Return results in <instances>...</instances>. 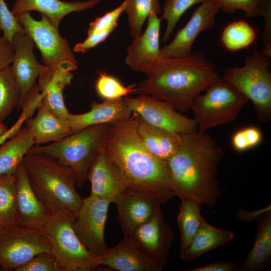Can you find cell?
<instances>
[{"label":"cell","mask_w":271,"mask_h":271,"mask_svg":"<svg viewBox=\"0 0 271 271\" xmlns=\"http://www.w3.org/2000/svg\"><path fill=\"white\" fill-rule=\"evenodd\" d=\"M104 150L125 188L149 195L161 203L175 196L168 162L145 147L132 113L129 118L110 124Z\"/></svg>","instance_id":"cell-1"},{"label":"cell","mask_w":271,"mask_h":271,"mask_svg":"<svg viewBox=\"0 0 271 271\" xmlns=\"http://www.w3.org/2000/svg\"><path fill=\"white\" fill-rule=\"evenodd\" d=\"M224 152L209 134L198 130L182 135L180 145L167 161L175 196L212 207L221 189L217 178Z\"/></svg>","instance_id":"cell-2"},{"label":"cell","mask_w":271,"mask_h":271,"mask_svg":"<svg viewBox=\"0 0 271 271\" xmlns=\"http://www.w3.org/2000/svg\"><path fill=\"white\" fill-rule=\"evenodd\" d=\"M146 78L137 93L168 102L181 112L191 110L195 97L217 77L215 64L200 51L186 57L160 58L142 65Z\"/></svg>","instance_id":"cell-3"},{"label":"cell","mask_w":271,"mask_h":271,"mask_svg":"<svg viewBox=\"0 0 271 271\" xmlns=\"http://www.w3.org/2000/svg\"><path fill=\"white\" fill-rule=\"evenodd\" d=\"M22 163L33 190L51 215L77 213L83 198L76 190L73 169L40 153L27 152Z\"/></svg>","instance_id":"cell-4"},{"label":"cell","mask_w":271,"mask_h":271,"mask_svg":"<svg viewBox=\"0 0 271 271\" xmlns=\"http://www.w3.org/2000/svg\"><path fill=\"white\" fill-rule=\"evenodd\" d=\"M110 124L91 126L59 141L33 146L28 152L46 155L60 165L71 168L76 174V186L82 188L90 166L104 149Z\"/></svg>","instance_id":"cell-5"},{"label":"cell","mask_w":271,"mask_h":271,"mask_svg":"<svg viewBox=\"0 0 271 271\" xmlns=\"http://www.w3.org/2000/svg\"><path fill=\"white\" fill-rule=\"evenodd\" d=\"M270 66V57L254 49L243 66L226 68L222 76L251 101L257 120L265 123L271 119Z\"/></svg>","instance_id":"cell-6"},{"label":"cell","mask_w":271,"mask_h":271,"mask_svg":"<svg viewBox=\"0 0 271 271\" xmlns=\"http://www.w3.org/2000/svg\"><path fill=\"white\" fill-rule=\"evenodd\" d=\"M205 91L195 97L191 108L197 130L201 133L234 120L248 102L233 85L218 76Z\"/></svg>","instance_id":"cell-7"},{"label":"cell","mask_w":271,"mask_h":271,"mask_svg":"<svg viewBox=\"0 0 271 271\" xmlns=\"http://www.w3.org/2000/svg\"><path fill=\"white\" fill-rule=\"evenodd\" d=\"M74 215L64 213L51 215L42 229L63 271L93 270L100 265L101 256L90 251L80 241L72 225Z\"/></svg>","instance_id":"cell-8"},{"label":"cell","mask_w":271,"mask_h":271,"mask_svg":"<svg viewBox=\"0 0 271 271\" xmlns=\"http://www.w3.org/2000/svg\"><path fill=\"white\" fill-rule=\"evenodd\" d=\"M15 17L39 49L44 65L56 71L71 72L77 68V61L68 41L45 15L41 14L40 21L34 19L29 12Z\"/></svg>","instance_id":"cell-9"},{"label":"cell","mask_w":271,"mask_h":271,"mask_svg":"<svg viewBox=\"0 0 271 271\" xmlns=\"http://www.w3.org/2000/svg\"><path fill=\"white\" fill-rule=\"evenodd\" d=\"M43 229L14 224L0 227V268L16 270L37 254L51 251Z\"/></svg>","instance_id":"cell-10"},{"label":"cell","mask_w":271,"mask_h":271,"mask_svg":"<svg viewBox=\"0 0 271 271\" xmlns=\"http://www.w3.org/2000/svg\"><path fill=\"white\" fill-rule=\"evenodd\" d=\"M124 100L132 112L136 113L150 124L181 135L198 129L194 118L187 117L177 111L167 101L144 94L135 97H126Z\"/></svg>","instance_id":"cell-11"},{"label":"cell","mask_w":271,"mask_h":271,"mask_svg":"<svg viewBox=\"0 0 271 271\" xmlns=\"http://www.w3.org/2000/svg\"><path fill=\"white\" fill-rule=\"evenodd\" d=\"M110 201L90 194L83 198L79 211L72 218L73 228L84 246L101 256L108 249L104 239V228Z\"/></svg>","instance_id":"cell-12"},{"label":"cell","mask_w":271,"mask_h":271,"mask_svg":"<svg viewBox=\"0 0 271 271\" xmlns=\"http://www.w3.org/2000/svg\"><path fill=\"white\" fill-rule=\"evenodd\" d=\"M128 238L160 271L163 269L167 263L174 232L166 223L161 206L149 221L138 227Z\"/></svg>","instance_id":"cell-13"},{"label":"cell","mask_w":271,"mask_h":271,"mask_svg":"<svg viewBox=\"0 0 271 271\" xmlns=\"http://www.w3.org/2000/svg\"><path fill=\"white\" fill-rule=\"evenodd\" d=\"M220 10L217 0H206L200 4L173 39L160 48V58L182 57L189 55L199 34L214 27L215 17Z\"/></svg>","instance_id":"cell-14"},{"label":"cell","mask_w":271,"mask_h":271,"mask_svg":"<svg viewBox=\"0 0 271 271\" xmlns=\"http://www.w3.org/2000/svg\"><path fill=\"white\" fill-rule=\"evenodd\" d=\"M12 44L14 56L11 67L21 93L18 107L22 108L28 94L36 85L37 79L52 70L37 62L33 52L35 43L27 34H16Z\"/></svg>","instance_id":"cell-15"},{"label":"cell","mask_w":271,"mask_h":271,"mask_svg":"<svg viewBox=\"0 0 271 271\" xmlns=\"http://www.w3.org/2000/svg\"><path fill=\"white\" fill-rule=\"evenodd\" d=\"M117 207V219L124 236L130 237L134 230L149 221L161 203L149 195L124 188L113 202Z\"/></svg>","instance_id":"cell-16"},{"label":"cell","mask_w":271,"mask_h":271,"mask_svg":"<svg viewBox=\"0 0 271 271\" xmlns=\"http://www.w3.org/2000/svg\"><path fill=\"white\" fill-rule=\"evenodd\" d=\"M16 175L18 224L42 229L51 214L33 190L22 163Z\"/></svg>","instance_id":"cell-17"},{"label":"cell","mask_w":271,"mask_h":271,"mask_svg":"<svg viewBox=\"0 0 271 271\" xmlns=\"http://www.w3.org/2000/svg\"><path fill=\"white\" fill-rule=\"evenodd\" d=\"M132 114L124 98L104 100L94 102L89 111L81 114H70L66 119L72 133L91 126L101 124H112L125 120Z\"/></svg>","instance_id":"cell-18"},{"label":"cell","mask_w":271,"mask_h":271,"mask_svg":"<svg viewBox=\"0 0 271 271\" xmlns=\"http://www.w3.org/2000/svg\"><path fill=\"white\" fill-rule=\"evenodd\" d=\"M162 19L155 13L147 18V26L143 33L133 38L126 49L124 62L133 70L139 71L140 67L160 58V31Z\"/></svg>","instance_id":"cell-19"},{"label":"cell","mask_w":271,"mask_h":271,"mask_svg":"<svg viewBox=\"0 0 271 271\" xmlns=\"http://www.w3.org/2000/svg\"><path fill=\"white\" fill-rule=\"evenodd\" d=\"M91 184L90 194L113 203L125 188L123 180L104 149L90 166L87 180Z\"/></svg>","instance_id":"cell-20"},{"label":"cell","mask_w":271,"mask_h":271,"mask_svg":"<svg viewBox=\"0 0 271 271\" xmlns=\"http://www.w3.org/2000/svg\"><path fill=\"white\" fill-rule=\"evenodd\" d=\"M101 1L15 0L11 12L15 16L26 12L38 11L45 15L51 23L59 29V24L64 17L72 12L90 9Z\"/></svg>","instance_id":"cell-21"},{"label":"cell","mask_w":271,"mask_h":271,"mask_svg":"<svg viewBox=\"0 0 271 271\" xmlns=\"http://www.w3.org/2000/svg\"><path fill=\"white\" fill-rule=\"evenodd\" d=\"M118 271H160L159 268L124 236L115 247L101 255V264Z\"/></svg>","instance_id":"cell-22"},{"label":"cell","mask_w":271,"mask_h":271,"mask_svg":"<svg viewBox=\"0 0 271 271\" xmlns=\"http://www.w3.org/2000/svg\"><path fill=\"white\" fill-rule=\"evenodd\" d=\"M132 113L138 136L145 147L156 157L168 161L178 149L182 135L150 124Z\"/></svg>","instance_id":"cell-23"},{"label":"cell","mask_w":271,"mask_h":271,"mask_svg":"<svg viewBox=\"0 0 271 271\" xmlns=\"http://www.w3.org/2000/svg\"><path fill=\"white\" fill-rule=\"evenodd\" d=\"M73 75L71 72L51 70L38 78V86L42 94V103L50 112L66 120L70 112L64 101V88L71 84Z\"/></svg>","instance_id":"cell-24"},{"label":"cell","mask_w":271,"mask_h":271,"mask_svg":"<svg viewBox=\"0 0 271 271\" xmlns=\"http://www.w3.org/2000/svg\"><path fill=\"white\" fill-rule=\"evenodd\" d=\"M26 124L32 130L35 145L56 142L72 134L66 120L54 115L43 105L38 106L34 118H29Z\"/></svg>","instance_id":"cell-25"},{"label":"cell","mask_w":271,"mask_h":271,"mask_svg":"<svg viewBox=\"0 0 271 271\" xmlns=\"http://www.w3.org/2000/svg\"><path fill=\"white\" fill-rule=\"evenodd\" d=\"M257 231L253 246L237 271H258L264 268L271 257V211L256 220Z\"/></svg>","instance_id":"cell-26"},{"label":"cell","mask_w":271,"mask_h":271,"mask_svg":"<svg viewBox=\"0 0 271 271\" xmlns=\"http://www.w3.org/2000/svg\"><path fill=\"white\" fill-rule=\"evenodd\" d=\"M234 233L216 227L205 219L189 245L180 252V257L184 261H191L202 254L229 242Z\"/></svg>","instance_id":"cell-27"},{"label":"cell","mask_w":271,"mask_h":271,"mask_svg":"<svg viewBox=\"0 0 271 271\" xmlns=\"http://www.w3.org/2000/svg\"><path fill=\"white\" fill-rule=\"evenodd\" d=\"M34 145L32 131L26 125L0 146V176L15 174L23 158Z\"/></svg>","instance_id":"cell-28"},{"label":"cell","mask_w":271,"mask_h":271,"mask_svg":"<svg viewBox=\"0 0 271 271\" xmlns=\"http://www.w3.org/2000/svg\"><path fill=\"white\" fill-rule=\"evenodd\" d=\"M201 206L193 200L181 201L177 218L180 232V252L189 245L205 220L201 214Z\"/></svg>","instance_id":"cell-29"},{"label":"cell","mask_w":271,"mask_h":271,"mask_svg":"<svg viewBox=\"0 0 271 271\" xmlns=\"http://www.w3.org/2000/svg\"><path fill=\"white\" fill-rule=\"evenodd\" d=\"M16 173L0 176V227L18 224Z\"/></svg>","instance_id":"cell-30"},{"label":"cell","mask_w":271,"mask_h":271,"mask_svg":"<svg viewBox=\"0 0 271 271\" xmlns=\"http://www.w3.org/2000/svg\"><path fill=\"white\" fill-rule=\"evenodd\" d=\"M255 30L244 20H239L227 25L223 30L220 41L228 51L235 52L248 47L255 41Z\"/></svg>","instance_id":"cell-31"},{"label":"cell","mask_w":271,"mask_h":271,"mask_svg":"<svg viewBox=\"0 0 271 271\" xmlns=\"http://www.w3.org/2000/svg\"><path fill=\"white\" fill-rule=\"evenodd\" d=\"M124 12L127 16L130 35L132 38L142 34L144 23L151 13L161 14L160 0H125Z\"/></svg>","instance_id":"cell-32"},{"label":"cell","mask_w":271,"mask_h":271,"mask_svg":"<svg viewBox=\"0 0 271 271\" xmlns=\"http://www.w3.org/2000/svg\"><path fill=\"white\" fill-rule=\"evenodd\" d=\"M20 100V90L9 66L0 70V123L19 106Z\"/></svg>","instance_id":"cell-33"},{"label":"cell","mask_w":271,"mask_h":271,"mask_svg":"<svg viewBox=\"0 0 271 271\" xmlns=\"http://www.w3.org/2000/svg\"><path fill=\"white\" fill-rule=\"evenodd\" d=\"M206 0H165L161 19L167 25L162 42L166 43L173 32L183 14L192 6L201 4Z\"/></svg>","instance_id":"cell-34"},{"label":"cell","mask_w":271,"mask_h":271,"mask_svg":"<svg viewBox=\"0 0 271 271\" xmlns=\"http://www.w3.org/2000/svg\"><path fill=\"white\" fill-rule=\"evenodd\" d=\"M98 95L104 100H115L137 92L134 85H123L116 78L105 72H100L95 82Z\"/></svg>","instance_id":"cell-35"},{"label":"cell","mask_w":271,"mask_h":271,"mask_svg":"<svg viewBox=\"0 0 271 271\" xmlns=\"http://www.w3.org/2000/svg\"><path fill=\"white\" fill-rule=\"evenodd\" d=\"M220 10L232 14L241 10L247 17L256 18L261 16L265 0H217Z\"/></svg>","instance_id":"cell-36"},{"label":"cell","mask_w":271,"mask_h":271,"mask_svg":"<svg viewBox=\"0 0 271 271\" xmlns=\"http://www.w3.org/2000/svg\"><path fill=\"white\" fill-rule=\"evenodd\" d=\"M261 131L255 126H248L235 132L231 139L233 148L238 152H244L260 144Z\"/></svg>","instance_id":"cell-37"},{"label":"cell","mask_w":271,"mask_h":271,"mask_svg":"<svg viewBox=\"0 0 271 271\" xmlns=\"http://www.w3.org/2000/svg\"><path fill=\"white\" fill-rule=\"evenodd\" d=\"M15 271H63L51 251L39 253Z\"/></svg>","instance_id":"cell-38"},{"label":"cell","mask_w":271,"mask_h":271,"mask_svg":"<svg viewBox=\"0 0 271 271\" xmlns=\"http://www.w3.org/2000/svg\"><path fill=\"white\" fill-rule=\"evenodd\" d=\"M0 31L3 37L12 44L16 34H26L24 27L9 10L4 0H0Z\"/></svg>","instance_id":"cell-39"},{"label":"cell","mask_w":271,"mask_h":271,"mask_svg":"<svg viewBox=\"0 0 271 271\" xmlns=\"http://www.w3.org/2000/svg\"><path fill=\"white\" fill-rule=\"evenodd\" d=\"M40 103V99L36 96H33L29 99L22 109V112L16 122L12 126L8 129L5 133L0 136V146L7 140L15 136L21 130L23 123L32 116Z\"/></svg>","instance_id":"cell-40"},{"label":"cell","mask_w":271,"mask_h":271,"mask_svg":"<svg viewBox=\"0 0 271 271\" xmlns=\"http://www.w3.org/2000/svg\"><path fill=\"white\" fill-rule=\"evenodd\" d=\"M126 5V3L124 0L114 10L106 13L101 17L96 18L90 23L87 35L103 31L117 24L118 19L125 11Z\"/></svg>","instance_id":"cell-41"},{"label":"cell","mask_w":271,"mask_h":271,"mask_svg":"<svg viewBox=\"0 0 271 271\" xmlns=\"http://www.w3.org/2000/svg\"><path fill=\"white\" fill-rule=\"evenodd\" d=\"M117 26V24L113 25L103 31L87 35V37L83 42L79 43L74 46L73 51L75 52H86L104 42Z\"/></svg>","instance_id":"cell-42"},{"label":"cell","mask_w":271,"mask_h":271,"mask_svg":"<svg viewBox=\"0 0 271 271\" xmlns=\"http://www.w3.org/2000/svg\"><path fill=\"white\" fill-rule=\"evenodd\" d=\"M261 16L264 20V29L262 35L263 47L261 51L271 57V0H265Z\"/></svg>","instance_id":"cell-43"},{"label":"cell","mask_w":271,"mask_h":271,"mask_svg":"<svg viewBox=\"0 0 271 271\" xmlns=\"http://www.w3.org/2000/svg\"><path fill=\"white\" fill-rule=\"evenodd\" d=\"M239 265L231 261H216L190 269L189 271H237Z\"/></svg>","instance_id":"cell-44"},{"label":"cell","mask_w":271,"mask_h":271,"mask_svg":"<svg viewBox=\"0 0 271 271\" xmlns=\"http://www.w3.org/2000/svg\"><path fill=\"white\" fill-rule=\"evenodd\" d=\"M14 56L12 44L0 36V70L12 63Z\"/></svg>","instance_id":"cell-45"},{"label":"cell","mask_w":271,"mask_h":271,"mask_svg":"<svg viewBox=\"0 0 271 271\" xmlns=\"http://www.w3.org/2000/svg\"><path fill=\"white\" fill-rule=\"evenodd\" d=\"M271 211L270 203L265 207L253 211H247L242 208L238 209L236 212V217L241 221L251 222L256 220L259 216L267 211Z\"/></svg>","instance_id":"cell-46"},{"label":"cell","mask_w":271,"mask_h":271,"mask_svg":"<svg viewBox=\"0 0 271 271\" xmlns=\"http://www.w3.org/2000/svg\"><path fill=\"white\" fill-rule=\"evenodd\" d=\"M6 126L3 124V123L0 124V136H2L7 130Z\"/></svg>","instance_id":"cell-47"},{"label":"cell","mask_w":271,"mask_h":271,"mask_svg":"<svg viewBox=\"0 0 271 271\" xmlns=\"http://www.w3.org/2000/svg\"><path fill=\"white\" fill-rule=\"evenodd\" d=\"M1 270H2V269L0 268V271H1Z\"/></svg>","instance_id":"cell-48"},{"label":"cell","mask_w":271,"mask_h":271,"mask_svg":"<svg viewBox=\"0 0 271 271\" xmlns=\"http://www.w3.org/2000/svg\"><path fill=\"white\" fill-rule=\"evenodd\" d=\"M1 123H0V124H1Z\"/></svg>","instance_id":"cell-49"}]
</instances>
